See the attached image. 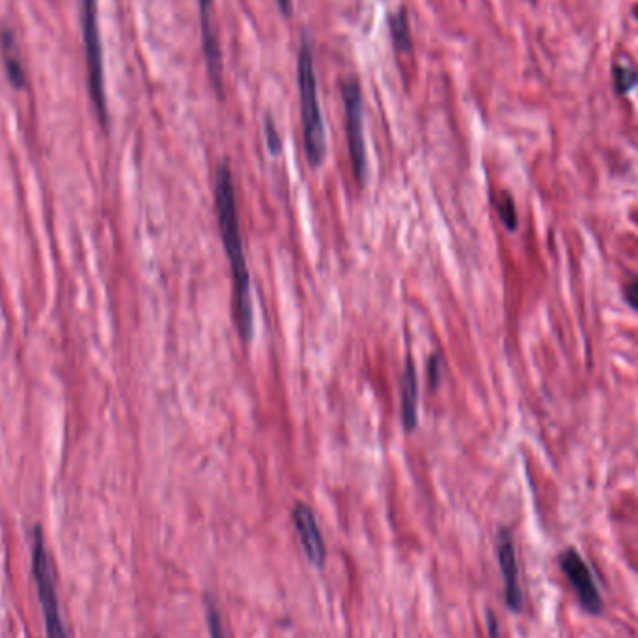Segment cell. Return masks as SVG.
<instances>
[{"mask_svg":"<svg viewBox=\"0 0 638 638\" xmlns=\"http://www.w3.org/2000/svg\"><path fill=\"white\" fill-rule=\"evenodd\" d=\"M215 209L217 221L221 228L222 245L228 256V264L232 269L234 282V314L237 327L243 342H252L254 338V306H252V288H250V273L243 252V237L239 228L237 215L236 185L234 176L228 165H219L215 172Z\"/></svg>","mask_w":638,"mask_h":638,"instance_id":"6da1fadb","label":"cell"},{"mask_svg":"<svg viewBox=\"0 0 638 638\" xmlns=\"http://www.w3.org/2000/svg\"><path fill=\"white\" fill-rule=\"evenodd\" d=\"M297 86H299L306 159L310 167L319 168L325 163V157H327V133H325V122L319 107L314 51L308 36H303L299 56H297Z\"/></svg>","mask_w":638,"mask_h":638,"instance_id":"7a4b0ae2","label":"cell"},{"mask_svg":"<svg viewBox=\"0 0 638 638\" xmlns=\"http://www.w3.org/2000/svg\"><path fill=\"white\" fill-rule=\"evenodd\" d=\"M32 573L42 605L47 638H68L56 596L55 569L40 527H34L32 534Z\"/></svg>","mask_w":638,"mask_h":638,"instance_id":"3957f363","label":"cell"},{"mask_svg":"<svg viewBox=\"0 0 638 638\" xmlns=\"http://www.w3.org/2000/svg\"><path fill=\"white\" fill-rule=\"evenodd\" d=\"M83 8V38L86 66H88V86L94 109L98 112L99 124L109 129V111L105 98V79H103V49L99 36L98 0H81Z\"/></svg>","mask_w":638,"mask_h":638,"instance_id":"277c9868","label":"cell"},{"mask_svg":"<svg viewBox=\"0 0 638 638\" xmlns=\"http://www.w3.org/2000/svg\"><path fill=\"white\" fill-rule=\"evenodd\" d=\"M342 101L346 116L347 150L355 180L366 183L368 161L364 144V105H362L361 83L357 77H347L342 83Z\"/></svg>","mask_w":638,"mask_h":638,"instance_id":"5b68a950","label":"cell"},{"mask_svg":"<svg viewBox=\"0 0 638 638\" xmlns=\"http://www.w3.org/2000/svg\"><path fill=\"white\" fill-rule=\"evenodd\" d=\"M198 17H200L202 49H204V56H206L209 81L213 84V90L222 98V51L217 27H215L213 0H198Z\"/></svg>","mask_w":638,"mask_h":638,"instance_id":"8992f818","label":"cell"},{"mask_svg":"<svg viewBox=\"0 0 638 638\" xmlns=\"http://www.w3.org/2000/svg\"><path fill=\"white\" fill-rule=\"evenodd\" d=\"M560 566L564 575L568 577L571 588L575 590V594L579 597L581 605L588 612L601 611V596H599V590H597L596 583H594V577H592V571L586 566L581 555L573 549H568L566 553H562L560 556Z\"/></svg>","mask_w":638,"mask_h":638,"instance_id":"52a82bcc","label":"cell"},{"mask_svg":"<svg viewBox=\"0 0 638 638\" xmlns=\"http://www.w3.org/2000/svg\"><path fill=\"white\" fill-rule=\"evenodd\" d=\"M293 527L301 541L308 562L314 568H323L327 562V545L321 536L318 519L306 504H295L292 510Z\"/></svg>","mask_w":638,"mask_h":638,"instance_id":"ba28073f","label":"cell"},{"mask_svg":"<svg viewBox=\"0 0 638 638\" xmlns=\"http://www.w3.org/2000/svg\"><path fill=\"white\" fill-rule=\"evenodd\" d=\"M497 556H499L500 571H502V579H504L506 603L512 611H521L523 594H521V584H519V568H517L514 538L504 528L499 530V536H497Z\"/></svg>","mask_w":638,"mask_h":638,"instance_id":"9c48e42d","label":"cell"},{"mask_svg":"<svg viewBox=\"0 0 638 638\" xmlns=\"http://www.w3.org/2000/svg\"><path fill=\"white\" fill-rule=\"evenodd\" d=\"M402 417L405 430L413 431L418 424V374L413 361L407 357L403 374Z\"/></svg>","mask_w":638,"mask_h":638,"instance_id":"30bf717a","label":"cell"},{"mask_svg":"<svg viewBox=\"0 0 638 638\" xmlns=\"http://www.w3.org/2000/svg\"><path fill=\"white\" fill-rule=\"evenodd\" d=\"M0 49H2V58H4V66H6V73H8V81L15 90H23L27 86V75L23 70L21 56H19V49H17L12 30L0 32Z\"/></svg>","mask_w":638,"mask_h":638,"instance_id":"8fae6325","label":"cell"},{"mask_svg":"<svg viewBox=\"0 0 638 638\" xmlns=\"http://www.w3.org/2000/svg\"><path fill=\"white\" fill-rule=\"evenodd\" d=\"M389 32L392 47L398 55L413 53V36H411V21L405 8H400L396 14L389 17Z\"/></svg>","mask_w":638,"mask_h":638,"instance_id":"7c38bea8","label":"cell"},{"mask_svg":"<svg viewBox=\"0 0 638 638\" xmlns=\"http://www.w3.org/2000/svg\"><path fill=\"white\" fill-rule=\"evenodd\" d=\"M206 620H208L209 637L228 638L226 627L222 624L221 612L213 597H206Z\"/></svg>","mask_w":638,"mask_h":638,"instance_id":"4fadbf2b","label":"cell"},{"mask_svg":"<svg viewBox=\"0 0 638 638\" xmlns=\"http://www.w3.org/2000/svg\"><path fill=\"white\" fill-rule=\"evenodd\" d=\"M497 211H499L500 221L504 222V226L514 232L517 228V211H515L514 198L510 196V193H499Z\"/></svg>","mask_w":638,"mask_h":638,"instance_id":"5bb4252c","label":"cell"},{"mask_svg":"<svg viewBox=\"0 0 638 638\" xmlns=\"http://www.w3.org/2000/svg\"><path fill=\"white\" fill-rule=\"evenodd\" d=\"M265 140H267V148L273 155L282 152V139L278 135L277 125L273 122L271 116H267L264 120Z\"/></svg>","mask_w":638,"mask_h":638,"instance_id":"9a60e30c","label":"cell"},{"mask_svg":"<svg viewBox=\"0 0 638 638\" xmlns=\"http://www.w3.org/2000/svg\"><path fill=\"white\" fill-rule=\"evenodd\" d=\"M614 81H616V88L620 94L629 92L635 84H637V75L635 71L629 70V68H616V75H614Z\"/></svg>","mask_w":638,"mask_h":638,"instance_id":"2e32d148","label":"cell"},{"mask_svg":"<svg viewBox=\"0 0 638 638\" xmlns=\"http://www.w3.org/2000/svg\"><path fill=\"white\" fill-rule=\"evenodd\" d=\"M444 362L439 353H435L428 362V381L431 389H437L441 385V375H443Z\"/></svg>","mask_w":638,"mask_h":638,"instance_id":"e0dca14e","label":"cell"},{"mask_svg":"<svg viewBox=\"0 0 638 638\" xmlns=\"http://www.w3.org/2000/svg\"><path fill=\"white\" fill-rule=\"evenodd\" d=\"M624 295L627 303L633 306L635 310H638V277L629 280V284L625 286Z\"/></svg>","mask_w":638,"mask_h":638,"instance_id":"ac0fdd59","label":"cell"},{"mask_svg":"<svg viewBox=\"0 0 638 638\" xmlns=\"http://www.w3.org/2000/svg\"><path fill=\"white\" fill-rule=\"evenodd\" d=\"M278 8L284 17H292V0H277Z\"/></svg>","mask_w":638,"mask_h":638,"instance_id":"d6986e66","label":"cell"}]
</instances>
